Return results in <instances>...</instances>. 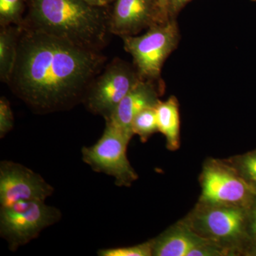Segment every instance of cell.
Returning <instances> with one entry per match:
<instances>
[{
	"label": "cell",
	"instance_id": "6da1fadb",
	"mask_svg": "<svg viewBox=\"0 0 256 256\" xmlns=\"http://www.w3.org/2000/svg\"><path fill=\"white\" fill-rule=\"evenodd\" d=\"M21 28L8 85L37 112L66 110L84 101L107 57L43 32Z\"/></svg>",
	"mask_w": 256,
	"mask_h": 256
},
{
	"label": "cell",
	"instance_id": "7a4b0ae2",
	"mask_svg": "<svg viewBox=\"0 0 256 256\" xmlns=\"http://www.w3.org/2000/svg\"><path fill=\"white\" fill-rule=\"evenodd\" d=\"M22 28L43 32L86 50L100 52L107 44L110 6L82 0H26Z\"/></svg>",
	"mask_w": 256,
	"mask_h": 256
},
{
	"label": "cell",
	"instance_id": "3957f363",
	"mask_svg": "<svg viewBox=\"0 0 256 256\" xmlns=\"http://www.w3.org/2000/svg\"><path fill=\"white\" fill-rule=\"evenodd\" d=\"M197 235L228 256H248L247 208L198 201L182 220Z\"/></svg>",
	"mask_w": 256,
	"mask_h": 256
},
{
	"label": "cell",
	"instance_id": "277c9868",
	"mask_svg": "<svg viewBox=\"0 0 256 256\" xmlns=\"http://www.w3.org/2000/svg\"><path fill=\"white\" fill-rule=\"evenodd\" d=\"M180 31L176 18L152 26L141 36L122 37L124 48L142 80L162 82L165 60L178 46Z\"/></svg>",
	"mask_w": 256,
	"mask_h": 256
},
{
	"label": "cell",
	"instance_id": "5b68a950",
	"mask_svg": "<svg viewBox=\"0 0 256 256\" xmlns=\"http://www.w3.org/2000/svg\"><path fill=\"white\" fill-rule=\"evenodd\" d=\"M60 212L38 200L22 201L1 207L0 234L10 249L16 250L36 238L44 229L58 222Z\"/></svg>",
	"mask_w": 256,
	"mask_h": 256
},
{
	"label": "cell",
	"instance_id": "8992f818",
	"mask_svg": "<svg viewBox=\"0 0 256 256\" xmlns=\"http://www.w3.org/2000/svg\"><path fill=\"white\" fill-rule=\"evenodd\" d=\"M131 139L118 128L106 122L105 130L97 142L82 148V159L94 171L112 176L117 186H130L138 178L127 156Z\"/></svg>",
	"mask_w": 256,
	"mask_h": 256
},
{
	"label": "cell",
	"instance_id": "52a82bcc",
	"mask_svg": "<svg viewBox=\"0 0 256 256\" xmlns=\"http://www.w3.org/2000/svg\"><path fill=\"white\" fill-rule=\"evenodd\" d=\"M140 80L133 64L114 58L92 82L84 104L92 114L107 118Z\"/></svg>",
	"mask_w": 256,
	"mask_h": 256
},
{
	"label": "cell",
	"instance_id": "ba28073f",
	"mask_svg": "<svg viewBox=\"0 0 256 256\" xmlns=\"http://www.w3.org/2000/svg\"><path fill=\"white\" fill-rule=\"evenodd\" d=\"M200 180L202 194L198 201L248 208L256 196L226 160H207Z\"/></svg>",
	"mask_w": 256,
	"mask_h": 256
},
{
	"label": "cell",
	"instance_id": "9c48e42d",
	"mask_svg": "<svg viewBox=\"0 0 256 256\" xmlns=\"http://www.w3.org/2000/svg\"><path fill=\"white\" fill-rule=\"evenodd\" d=\"M54 188L40 174L10 161L0 164V204L8 206L22 201L44 202Z\"/></svg>",
	"mask_w": 256,
	"mask_h": 256
},
{
	"label": "cell",
	"instance_id": "30bf717a",
	"mask_svg": "<svg viewBox=\"0 0 256 256\" xmlns=\"http://www.w3.org/2000/svg\"><path fill=\"white\" fill-rule=\"evenodd\" d=\"M159 0H114L111 5V34L122 38L136 36L142 30L168 22Z\"/></svg>",
	"mask_w": 256,
	"mask_h": 256
},
{
	"label": "cell",
	"instance_id": "8fae6325",
	"mask_svg": "<svg viewBox=\"0 0 256 256\" xmlns=\"http://www.w3.org/2000/svg\"><path fill=\"white\" fill-rule=\"evenodd\" d=\"M154 256H223L222 248L202 238L182 220L152 240Z\"/></svg>",
	"mask_w": 256,
	"mask_h": 256
},
{
	"label": "cell",
	"instance_id": "7c38bea8",
	"mask_svg": "<svg viewBox=\"0 0 256 256\" xmlns=\"http://www.w3.org/2000/svg\"><path fill=\"white\" fill-rule=\"evenodd\" d=\"M163 82L142 80L134 86L132 90L120 101L106 122L114 124L132 138V122L141 111L149 108L156 107L160 101V97L164 94Z\"/></svg>",
	"mask_w": 256,
	"mask_h": 256
},
{
	"label": "cell",
	"instance_id": "4fadbf2b",
	"mask_svg": "<svg viewBox=\"0 0 256 256\" xmlns=\"http://www.w3.org/2000/svg\"><path fill=\"white\" fill-rule=\"evenodd\" d=\"M158 130L166 139V148L176 151L181 144V122L180 104L176 96H170L166 100H160L156 108Z\"/></svg>",
	"mask_w": 256,
	"mask_h": 256
},
{
	"label": "cell",
	"instance_id": "5bb4252c",
	"mask_svg": "<svg viewBox=\"0 0 256 256\" xmlns=\"http://www.w3.org/2000/svg\"><path fill=\"white\" fill-rule=\"evenodd\" d=\"M20 33L21 28L14 25L1 28L0 30V79L6 84L16 63Z\"/></svg>",
	"mask_w": 256,
	"mask_h": 256
},
{
	"label": "cell",
	"instance_id": "9a60e30c",
	"mask_svg": "<svg viewBox=\"0 0 256 256\" xmlns=\"http://www.w3.org/2000/svg\"><path fill=\"white\" fill-rule=\"evenodd\" d=\"M226 161L256 193V149L232 156Z\"/></svg>",
	"mask_w": 256,
	"mask_h": 256
},
{
	"label": "cell",
	"instance_id": "2e32d148",
	"mask_svg": "<svg viewBox=\"0 0 256 256\" xmlns=\"http://www.w3.org/2000/svg\"><path fill=\"white\" fill-rule=\"evenodd\" d=\"M156 107L149 108L139 112L132 122L133 134H137L142 142H146L152 134L159 132Z\"/></svg>",
	"mask_w": 256,
	"mask_h": 256
},
{
	"label": "cell",
	"instance_id": "e0dca14e",
	"mask_svg": "<svg viewBox=\"0 0 256 256\" xmlns=\"http://www.w3.org/2000/svg\"><path fill=\"white\" fill-rule=\"evenodd\" d=\"M26 8V0H0V26H21L24 13Z\"/></svg>",
	"mask_w": 256,
	"mask_h": 256
},
{
	"label": "cell",
	"instance_id": "ac0fdd59",
	"mask_svg": "<svg viewBox=\"0 0 256 256\" xmlns=\"http://www.w3.org/2000/svg\"><path fill=\"white\" fill-rule=\"evenodd\" d=\"M100 256H152V242H149L132 246L109 248L98 250Z\"/></svg>",
	"mask_w": 256,
	"mask_h": 256
},
{
	"label": "cell",
	"instance_id": "d6986e66",
	"mask_svg": "<svg viewBox=\"0 0 256 256\" xmlns=\"http://www.w3.org/2000/svg\"><path fill=\"white\" fill-rule=\"evenodd\" d=\"M246 233L248 242V256H256V196L247 208Z\"/></svg>",
	"mask_w": 256,
	"mask_h": 256
},
{
	"label": "cell",
	"instance_id": "ffe728a7",
	"mask_svg": "<svg viewBox=\"0 0 256 256\" xmlns=\"http://www.w3.org/2000/svg\"><path fill=\"white\" fill-rule=\"evenodd\" d=\"M14 116L10 101L5 97L0 99V138H3L14 127Z\"/></svg>",
	"mask_w": 256,
	"mask_h": 256
},
{
	"label": "cell",
	"instance_id": "44dd1931",
	"mask_svg": "<svg viewBox=\"0 0 256 256\" xmlns=\"http://www.w3.org/2000/svg\"><path fill=\"white\" fill-rule=\"evenodd\" d=\"M192 0H170L169 16L170 18H176L178 13Z\"/></svg>",
	"mask_w": 256,
	"mask_h": 256
},
{
	"label": "cell",
	"instance_id": "7402d4cb",
	"mask_svg": "<svg viewBox=\"0 0 256 256\" xmlns=\"http://www.w3.org/2000/svg\"><path fill=\"white\" fill-rule=\"evenodd\" d=\"M87 4L99 8H108L112 4L114 0H82Z\"/></svg>",
	"mask_w": 256,
	"mask_h": 256
},
{
	"label": "cell",
	"instance_id": "603a6c76",
	"mask_svg": "<svg viewBox=\"0 0 256 256\" xmlns=\"http://www.w3.org/2000/svg\"><path fill=\"white\" fill-rule=\"evenodd\" d=\"M159 2L165 18H168V20H170L169 16L170 0H159Z\"/></svg>",
	"mask_w": 256,
	"mask_h": 256
},
{
	"label": "cell",
	"instance_id": "cb8c5ba5",
	"mask_svg": "<svg viewBox=\"0 0 256 256\" xmlns=\"http://www.w3.org/2000/svg\"><path fill=\"white\" fill-rule=\"evenodd\" d=\"M252 1H256V0H252Z\"/></svg>",
	"mask_w": 256,
	"mask_h": 256
}]
</instances>
